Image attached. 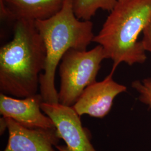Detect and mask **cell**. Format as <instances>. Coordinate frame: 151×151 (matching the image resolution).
I'll return each mask as SVG.
<instances>
[{"label": "cell", "instance_id": "12", "mask_svg": "<svg viewBox=\"0 0 151 151\" xmlns=\"http://www.w3.org/2000/svg\"><path fill=\"white\" fill-rule=\"evenodd\" d=\"M143 37L141 40L142 45L146 52L151 53V20L143 31Z\"/></svg>", "mask_w": 151, "mask_h": 151}, {"label": "cell", "instance_id": "10", "mask_svg": "<svg viewBox=\"0 0 151 151\" xmlns=\"http://www.w3.org/2000/svg\"><path fill=\"white\" fill-rule=\"evenodd\" d=\"M118 0H73L76 17L82 20H90L99 10L110 12Z\"/></svg>", "mask_w": 151, "mask_h": 151}, {"label": "cell", "instance_id": "5", "mask_svg": "<svg viewBox=\"0 0 151 151\" xmlns=\"http://www.w3.org/2000/svg\"><path fill=\"white\" fill-rule=\"evenodd\" d=\"M41 109L54 123L56 133L65 145L55 146L58 151H97L92 145L91 135L82 126L80 116L73 108L60 103L43 102Z\"/></svg>", "mask_w": 151, "mask_h": 151}, {"label": "cell", "instance_id": "1", "mask_svg": "<svg viewBox=\"0 0 151 151\" xmlns=\"http://www.w3.org/2000/svg\"><path fill=\"white\" fill-rule=\"evenodd\" d=\"M14 37L0 49L1 93L25 98L37 93L46 65V49L35 21L20 19Z\"/></svg>", "mask_w": 151, "mask_h": 151}, {"label": "cell", "instance_id": "7", "mask_svg": "<svg viewBox=\"0 0 151 151\" xmlns=\"http://www.w3.org/2000/svg\"><path fill=\"white\" fill-rule=\"evenodd\" d=\"M43 102L40 93L19 99L1 93L0 113L2 117L9 118L28 128L55 130L52 120L43 113Z\"/></svg>", "mask_w": 151, "mask_h": 151}, {"label": "cell", "instance_id": "3", "mask_svg": "<svg viewBox=\"0 0 151 151\" xmlns=\"http://www.w3.org/2000/svg\"><path fill=\"white\" fill-rule=\"evenodd\" d=\"M151 20V0H118L93 42L103 47L113 62L111 72L124 62L143 63L146 51L138 37Z\"/></svg>", "mask_w": 151, "mask_h": 151}, {"label": "cell", "instance_id": "8", "mask_svg": "<svg viewBox=\"0 0 151 151\" xmlns=\"http://www.w3.org/2000/svg\"><path fill=\"white\" fill-rule=\"evenodd\" d=\"M3 118L9 132L3 151H55L60 139L56 130L28 128L9 118Z\"/></svg>", "mask_w": 151, "mask_h": 151}, {"label": "cell", "instance_id": "4", "mask_svg": "<svg viewBox=\"0 0 151 151\" xmlns=\"http://www.w3.org/2000/svg\"><path fill=\"white\" fill-rule=\"evenodd\" d=\"M106 56L99 44L90 50L70 49L60 65L59 103L73 106L87 87L95 82Z\"/></svg>", "mask_w": 151, "mask_h": 151}, {"label": "cell", "instance_id": "9", "mask_svg": "<svg viewBox=\"0 0 151 151\" xmlns=\"http://www.w3.org/2000/svg\"><path fill=\"white\" fill-rule=\"evenodd\" d=\"M16 20H45L59 12L65 0H4Z\"/></svg>", "mask_w": 151, "mask_h": 151}, {"label": "cell", "instance_id": "11", "mask_svg": "<svg viewBox=\"0 0 151 151\" xmlns=\"http://www.w3.org/2000/svg\"><path fill=\"white\" fill-rule=\"evenodd\" d=\"M131 85L138 92L139 100L148 105L151 110V78H145L142 81L135 80Z\"/></svg>", "mask_w": 151, "mask_h": 151}, {"label": "cell", "instance_id": "2", "mask_svg": "<svg viewBox=\"0 0 151 151\" xmlns=\"http://www.w3.org/2000/svg\"><path fill=\"white\" fill-rule=\"evenodd\" d=\"M46 49V65L39 77L43 102L59 103L55 87V75L60 61L70 49L86 50L93 42V23L82 20L74 13L73 0H65L61 10L49 19L35 21Z\"/></svg>", "mask_w": 151, "mask_h": 151}, {"label": "cell", "instance_id": "6", "mask_svg": "<svg viewBox=\"0 0 151 151\" xmlns=\"http://www.w3.org/2000/svg\"><path fill=\"white\" fill-rule=\"evenodd\" d=\"M113 74L111 72L104 80L96 81L83 90L72 106L79 116L88 115L103 118L110 111L115 98L127 89L125 86L114 80Z\"/></svg>", "mask_w": 151, "mask_h": 151}]
</instances>
